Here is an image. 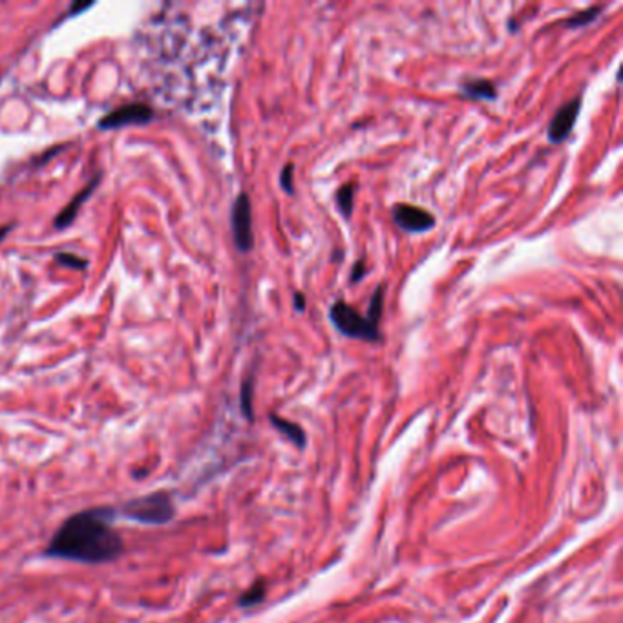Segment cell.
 Masks as SVG:
<instances>
[{
    "mask_svg": "<svg viewBox=\"0 0 623 623\" xmlns=\"http://www.w3.org/2000/svg\"><path fill=\"white\" fill-rule=\"evenodd\" d=\"M55 262L61 265H66L71 269H87L88 262L84 258H79L75 254L71 253H59L55 254Z\"/></svg>",
    "mask_w": 623,
    "mask_h": 623,
    "instance_id": "cell-16",
    "label": "cell"
},
{
    "mask_svg": "<svg viewBox=\"0 0 623 623\" xmlns=\"http://www.w3.org/2000/svg\"><path fill=\"white\" fill-rule=\"evenodd\" d=\"M294 309L304 311L305 309V296L302 293L294 294Z\"/></svg>",
    "mask_w": 623,
    "mask_h": 623,
    "instance_id": "cell-19",
    "label": "cell"
},
{
    "mask_svg": "<svg viewBox=\"0 0 623 623\" xmlns=\"http://www.w3.org/2000/svg\"><path fill=\"white\" fill-rule=\"evenodd\" d=\"M121 514L132 521L143 523V525H165L172 519L176 508H174L170 494L159 490L148 494V496L130 499L121 508Z\"/></svg>",
    "mask_w": 623,
    "mask_h": 623,
    "instance_id": "cell-2",
    "label": "cell"
},
{
    "mask_svg": "<svg viewBox=\"0 0 623 623\" xmlns=\"http://www.w3.org/2000/svg\"><path fill=\"white\" fill-rule=\"evenodd\" d=\"M114 510L96 508L73 514L57 528L46 547V556L68 561L110 563L123 554L121 536L111 527Z\"/></svg>",
    "mask_w": 623,
    "mask_h": 623,
    "instance_id": "cell-1",
    "label": "cell"
},
{
    "mask_svg": "<svg viewBox=\"0 0 623 623\" xmlns=\"http://www.w3.org/2000/svg\"><path fill=\"white\" fill-rule=\"evenodd\" d=\"M59 150H61V148L55 147V148H51L50 152H44V154H42V156L39 157V165H41V163H46V161H48V159H50L51 156H55V154L59 152Z\"/></svg>",
    "mask_w": 623,
    "mask_h": 623,
    "instance_id": "cell-21",
    "label": "cell"
},
{
    "mask_svg": "<svg viewBox=\"0 0 623 623\" xmlns=\"http://www.w3.org/2000/svg\"><path fill=\"white\" fill-rule=\"evenodd\" d=\"M599 11H602V8H590V10L579 11V13H576L574 17H570L565 24H567L568 28H581V26H587L598 19Z\"/></svg>",
    "mask_w": 623,
    "mask_h": 623,
    "instance_id": "cell-12",
    "label": "cell"
},
{
    "mask_svg": "<svg viewBox=\"0 0 623 623\" xmlns=\"http://www.w3.org/2000/svg\"><path fill=\"white\" fill-rule=\"evenodd\" d=\"M353 196H355V185H351V183L340 187V190L336 192V203H338L340 213L345 219H350L353 214Z\"/></svg>",
    "mask_w": 623,
    "mask_h": 623,
    "instance_id": "cell-10",
    "label": "cell"
},
{
    "mask_svg": "<svg viewBox=\"0 0 623 623\" xmlns=\"http://www.w3.org/2000/svg\"><path fill=\"white\" fill-rule=\"evenodd\" d=\"M329 318L334 327L344 334V336L368 340V342L380 340L379 325L371 324L370 320L362 316L353 305L345 304L342 300H338V302H334L331 305Z\"/></svg>",
    "mask_w": 623,
    "mask_h": 623,
    "instance_id": "cell-3",
    "label": "cell"
},
{
    "mask_svg": "<svg viewBox=\"0 0 623 623\" xmlns=\"http://www.w3.org/2000/svg\"><path fill=\"white\" fill-rule=\"evenodd\" d=\"M91 4H73L70 8V11H68V17H73V15H77V13H79V11H82V10H88V8H90Z\"/></svg>",
    "mask_w": 623,
    "mask_h": 623,
    "instance_id": "cell-20",
    "label": "cell"
},
{
    "mask_svg": "<svg viewBox=\"0 0 623 623\" xmlns=\"http://www.w3.org/2000/svg\"><path fill=\"white\" fill-rule=\"evenodd\" d=\"M11 227H13V225H11V223H10V225H2V227H0V242H2V240L6 238V234L10 233Z\"/></svg>",
    "mask_w": 623,
    "mask_h": 623,
    "instance_id": "cell-22",
    "label": "cell"
},
{
    "mask_svg": "<svg viewBox=\"0 0 623 623\" xmlns=\"http://www.w3.org/2000/svg\"><path fill=\"white\" fill-rule=\"evenodd\" d=\"M579 110H581V99L576 97L567 105H563L559 110L556 111L552 123L548 125V139L554 143V145H559L570 136L574 125L578 121Z\"/></svg>",
    "mask_w": 623,
    "mask_h": 623,
    "instance_id": "cell-7",
    "label": "cell"
},
{
    "mask_svg": "<svg viewBox=\"0 0 623 623\" xmlns=\"http://www.w3.org/2000/svg\"><path fill=\"white\" fill-rule=\"evenodd\" d=\"M231 223H233V234L236 247L242 253H249L254 245L253 236V216H251V201L247 194H240L233 205L231 213Z\"/></svg>",
    "mask_w": 623,
    "mask_h": 623,
    "instance_id": "cell-4",
    "label": "cell"
},
{
    "mask_svg": "<svg viewBox=\"0 0 623 623\" xmlns=\"http://www.w3.org/2000/svg\"><path fill=\"white\" fill-rule=\"evenodd\" d=\"M253 377H249L242 386V410L247 419H253Z\"/></svg>",
    "mask_w": 623,
    "mask_h": 623,
    "instance_id": "cell-14",
    "label": "cell"
},
{
    "mask_svg": "<svg viewBox=\"0 0 623 623\" xmlns=\"http://www.w3.org/2000/svg\"><path fill=\"white\" fill-rule=\"evenodd\" d=\"M264 594H265L264 581L254 583L253 588H249L247 593H245L244 596L240 598V605H242V607H251V605L258 603L260 599L264 598Z\"/></svg>",
    "mask_w": 623,
    "mask_h": 623,
    "instance_id": "cell-13",
    "label": "cell"
},
{
    "mask_svg": "<svg viewBox=\"0 0 623 623\" xmlns=\"http://www.w3.org/2000/svg\"><path fill=\"white\" fill-rule=\"evenodd\" d=\"M382 305H384V287L379 285L375 293H373V296H371L370 309H368V316H365L371 324L379 325L380 314H382Z\"/></svg>",
    "mask_w": 623,
    "mask_h": 623,
    "instance_id": "cell-11",
    "label": "cell"
},
{
    "mask_svg": "<svg viewBox=\"0 0 623 623\" xmlns=\"http://www.w3.org/2000/svg\"><path fill=\"white\" fill-rule=\"evenodd\" d=\"M293 170H294V165L293 163H287L284 168H282V174H280V185L284 188L287 194H293L294 192V185H293Z\"/></svg>",
    "mask_w": 623,
    "mask_h": 623,
    "instance_id": "cell-17",
    "label": "cell"
},
{
    "mask_svg": "<svg viewBox=\"0 0 623 623\" xmlns=\"http://www.w3.org/2000/svg\"><path fill=\"white\" fill-rule=\"evenodd\" d=\"M461 91L470 99H487V101H494L497 97L496 87L491 84L487 79H473V81L462 82Z\"/></svg>",
    "mask_w": 623,
    "mask_h": 623,
    "instance_id": "cell-9",
    "label": "cell"
},
{
    "mask_svg": "<svg viewBox=\"0 0 623 623\" xmlns=\"http://www.w3.org/2000/svg\"><path fill=\"white\" fill-rule=\"evenodd\" d=\"M271 422H274V426L280 428V430L284 431V433H289V435L293 437V441H296L298 444H304V431L300 430L298 426L282 421V419H278L276 415H271Z\"/></svg>",
    "mask_w": 623,
    "mask_h": 623,
    "instance_id": "cell-15",
    "label": "cell"
},
{
    "mask_svg": "<svg viewBox=\"0 0 623 623\" xmlns=\"http://www.w3.org/2000/svg\"><path fill=\"white\" fill-rule=\"evenodd\" d=\"M391 214H393V222L406 233H426L435 225V219L428 210L413 207L410 203H397Z\"/></svg>",
    "mask_w": 623,
    "mask_h": 623,
    "instance_id": "cell-6",
    "label": "cell"
},
{
    "mask_svg": "<svg viewBox=\"0 0 623 623\" xmlns=\"http://www.w3.org/2000/svg\"><path fill=\"white\" fill-rule=\"evenodd\" d=\"M99 181H101V176H96V178H93V181H91L90 185H87V187L82 188L81 192L77 194L75 198L71 199V201L68 203L66 207L62 208L61 213L57 214L55 222H53L55 228L70 227L71 223H73V219H75L77 214H79V210H81V205L84 201H87L88 198H90V194L93 192V188L97 187V183H99Z\"/></svg>",
    "mask_w": 623,
    "mask_h": 623,
    "instance_id": "cell-8",
    "label": "cell"
},
{
    "mask_svg": "<svg viewBox=\"0 0 623 623\" xmlns=\"http://www.w3.org/2000/svg\"><path fill=\"white\" fill-rule=\"evenodd\" d=\"M364 274H365V264L362 260H359L355 264V267H353V271H351V284H356L359 280L364 278Z\"/></svg>",
    "mask_w": 623,
    "mask_h": 623,
    "instance_id": "cell-18",
    "label": "cell"
},
{
    "mask_svg": "<svg viewBox=\"0 0 623 623\" xmlns=\"http://www.w3.org/2000/svg\"><path fill=\"white\" fill-rule=\"evenodd\" d=\"M154 110L148 105L141 102H132V105H125V107L117 108L110 111L99 121L97 127L101 130H116V128L128 127V125H145V123L152 121Z\"/></svg>",
    "mask_w": 623,
    "mask_h": 623,
    "instance_id": "cell-5",
    "label": "cell"
}]
</instances>
